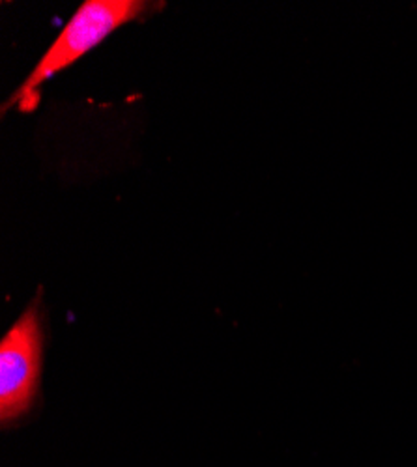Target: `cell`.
I'll return each instance as SVG.
<instances>
[{"label":"cell","instance_id":"cell-1","mask_svg":"<svg viewBox=\"0 0 417 467\" xmlns=\"http://www.w3.org/2000/svg\"><path fill=\"white\" fill-rule=\"evenodd\" d=\"M163 6V3H148V0H85L44 57L25 77L21 87L6 99L3 114L12 107H19L23 112L32 110L40 101V88L55 75L79 62L120 26L141 21L160 12Z\"/></svg>","mask_w":417,"mask_h":467},{"label":"cell","instance_id":"cell-2","mask_svg":"<svg viewBox=\"0 0 417 467\" xmlns=\"http://www.w3.org/2000/svg\"><path fill=\"white\" fill-rule=\"evenodd\" d=\"M44 361V326L40 297L0 340V424L8 428L21 420L40 395Z\"/></svg>","mask_w":417,"mask_h":467}]
</instances>
